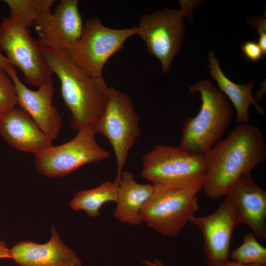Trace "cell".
I'll return each instance as SVG.
<instances>
[{
  "label": "cell",
  "mask_w": 266,
  "mask_h": 266,
  "mask_svg": "<svg viewBox=\"0 0 266 266\" xmlns=\"http://www.w3.org/2000/svg\"><path fill=\"white\" fill-rule=\"evenodd\" d=\"M205 174L202 189L211 199L226 196L238 178L251 172L266 159V144L260 128L239 124L204 155Z\"/></svg>",
  "instance_id": "1"
},
{
  "label": "cell",
  "mask_w": 266,
  "mask_h": 266,
  "mask_svg": "<svg viewBox=\"0 0 266 266\" xmlns=\"http://www.w3.org/2000/svg\"><path fill=\"white\" fill-rule=\"evenodd\" d=\"M41 48L47 63L61 82V95L71 114L73 129L96 133L104 112L109 87L103 78H93L77 66L65 50Z\"/></svg>",
  "instance_id": "2"
},
{
  "label": "cell",
  "mask_w": 266,
  "mask_h": 266,
  "mask_svg": "<svg viewBox=\"0 0 266 266\" xmlns=\"http://www.w3.org/2000/svg\"><path fill=\"white\" fill-rule=\"evenodd\" d=\"M189 91L199 92L202 103L198 114L185 121L179 146L191 154L204 155L230 126L233 109L225 95L209 80L192 85Z\"/></svg>",
  "instance_id": "3"
},
{
  "label": "cell",
  "mask_w": 266,
  "mask_h": 266,
  "mask_svg": "<svg viewBox=\"0 0 266 266\" xmlns=\"http://www.w3.org/2000/svg\"><path fill=\"white\" fill-rule=\"evenodd\" d=\"M152 195L141 212L143 222L160 234L176 236L199 209V189L152 183Z\"/></svg>",
  "instance_id": "4"
},
{
  "label": "cell",
  "mask_w": 266,
  "mask_h": 266,
  "mask_svg": "<svg viewBox=\"0 0 266 266\" xmlns=\"http://www.w3.org/2000/svg\"><path fill=\"white\" fill-rule=\"evenodd\" d=\"M137 33V26L122 29L110 28L93 17L85 23L80 37L65 51L68 58L85 73L101 79L108 60L123 48L128 39Z\"/></svg>",
  "instance_id": "5"
},
{
  "label": "cell",
  "mask_w": 266,
  "mask_h": 266,
  "mask_svg": "<svg viewBox=\"0 0 266 266\" xmlns=\"http://www.w3.org/2000/svg\"><path fill=\"white\" fill-rule=\"evenodd\" d=\"M205 174L204 155L191 154L179 146L156 145L143 157L141 174L152 183L202 189Z\"/></svg>",
  "instance_id": "6"
},
{
  "label": "cell",
  "mask_w": 266,
  "mask_h": 266,
  "mask_svg": "<svg viewBox=\"0 0 266 266\" xmlns=\"http://www.w3.org/2000/svg\"><path fill=\"white\" fill-rule=\"evenodd\" d=\"M179 10L165 8L143 14L138 26V33L150 54L161 63L167 73L179 51L185 33L184 16L191 14L197 2L180 0Z\"/></svg>",
  "instance_id": "7"
},
{
  "label": "cell",
  "mask_w": 266,
  "mask_h": 266,
  "mask_svg": "<svg viewBox=\"0 0 266 266\" xmlns=\"http://www.w3.org/2000/svg\"><path fill=\"white\" fill-rule=\"evenodd\" d=\"M96 133L105 136L112 146L117 165L114 181L118 185L129 152L140 133L139 117L127 94L109 87L104 112Z\"/></svg>",
  "instance_id": "8"
},
{
  "label": "cell",
  "mask_w": 266,
  "mask_h": 266,
  "mask_svg": "<svg viewBox=\"0 0 266 266\" xmlns=\"http://www.w3.org/2000/svg\"><path fill=\"white\" fill-rule=\"evenodd\" d=\"M0 50L30 85L39 87L52 80L53 71L37 41L28 28L10 16L0 22Z\"/></svg>",
  "instance_id": "9"
},
{
  "label": "cell",
  "mask_w": 266,
  "mask_h": 266,
  "mask_svg": "<svg viewBox=\"0 0 266 266\" xmlns=\"http://www.w3.org/2000/svg\"><path fill=\"white\" fill-rule=\"evenodd\" d=\"M96 134L81 130L68 142L35 154L37 171L47 177L65 176L85 165L106 159L110 153L97 143Z\"/></svg>",
  "instance_id": "10"
},
{
  "label": "cell",
  "mask_w": 266,
  "mask_h": 266,
  "mask_svg": "<svg viewBox=\"0 0 266 266\" xmlns=\"http://www.w3.org/2000/svg\"><path fill=\"white\" fill-rule=\"evenodd\" d=\"M203 236V247L208 266H223L230 258L231 242L235 228L241 224L233 200L226 196L214 212L206 216L191 217L189 222Z\"/></svg>",
  "instance_id": "11"
},
{
  "label": "cell",
  "mask_w": 266,
  "mask_h": 266,
  "mask_svg": "<svg viewBox=\"0 0 266 266\" xmlns=\"http://www.w3.org/2000/svg\"><path fill=\"white\" fill-rule=\"evenodd\" d=\"M37 43L43 49L66 50L81 36L84 25L77 0H62L35 23Z\"/></svg>",
  "instance_id": "12"
},
{
  "label": "cell",
  "mask_w": 266,
  "mask_h": 266,
  "mask_svg": "<svg viewBox=\"0 0 266 266\" xmlns=\"http://www.w3.org/2000/svg\"><path fill=\"white\" fill-rule=\"evenodd\" d=\"M6 72L15 85L17 104L29 114L49 138L52 141L57 138L62 126V119L53 105L54 88L52 80L33 91L21 82L14 65L10 66Z\"/></svg>",
  "instance_id": "13"
},
{
  "label": "cell",
  "mask_w": 266,
  "mask_h": 266,
  "mask_svg": "<svg viewBox=\"0 0 266 266\" xmlns=\"http://www.w3.org/2000/svg\"><path fill=\"white\" fill-rule=\"evenodd\" d=\"M10 257L20 266H81L78 256L65 244L54 227L44 244L23 241L10 249Z\"/></svg>",
  "instance_id": "14"
},
{
  "label": "cell",
  "mask_w": 266,
  "mask_h": 266,
  "mask_svg": "<svg viewBox=\"0 0 266 266\" xmlns=\"http://www.w3.org/2000/svg\"><path fill=\"white\" fill-rule=\"evenodd\" d=\"M235 203L241 224L248 226L257 238L266 239V191L254 181L251 172L242 174L227 195Z\"/></svg>",
  "instance_id": "15"
},
{
  "label": "cell",
  "mask_w": 266,
  "mask_h": 266,
  "mask_svg": "<svg viewBox=\"0 0 266 266\" xmlns=\"http://www.w3.org/2000/svg\"><path fill=\"white\" fill-rule=\"evenodd\" d=\"M0 135L11 146L34 155L53 145L52 141L21 108L0 116Z\"/></svg>",
  "instance_id": "16"
},
{
  "label": "cell",
  "mask_w": 266,
  "mask_h": 266,
  "mask_svg": "<svg viewBox=\"0 0 266 266\" xmlns=\"http://www.w3.org/2000/svg\"><path fill=\"white\" fill-rule=\"evenodd\" d=\"M153 192V184L137 183L133 173L123 172L118 187L114 217L123 223L132 226L141 224V212Z\"/></svg>",
  "instance_id": "17"
},
{
  "label": "cell",
  "mask_w": 266,
  "mask_h": 266,
  "mask_svg": "<svg viewBox=\"0 0 266 266\" xmlns=\"http://www.w3.org/2000/svg\"><path fill=\"white\" fill-rule=\"evenodd\" d=\"M208 60L209 65L208 66L212 77L217 83L219 90L229 97L235 107L236 121L239 124L248 123L249 109L251 104L254 105L260 115H264V109L259 106L253 96L254 84L251 83L238 85L228 79L222 72L218 60L212 51L209 52Z\"/></svg>",
  "instance_id": "18"
},
{
  "label": "cell",
  "mask_w": 266,
  "mask_h": 266,
  "mask_svg": "<svg viewBox=\"0 0 266 266\" xmlns=\"http://www.w3.org/2000/svg\"><path fill=\"white\" fill-rule=\"evenodd\" d=\"M118 187L114 181L107 180L95 188L80 191L70 201V207L75 211H85L90 217H97L104 204L116 202Z\"/></svg>",
  "instance_id": "19"
},
{
  "label": "cell",
  "mask_w": 266,
  "mask_h": 266,
  "mask_svg": "<svg viewBox=\"0 0 266 266\" xmlns=\"http://www.w3.org/2000/svg\"><path fill=\"white\" fill-rule=\"evenodd\" d=\"M8 6L10 16L27 28L34 26L45 13L51 11L54 0H4Z\"/></svg>",
  "instance_id": "20"
},
{
  "label": "cell",
  "mask_w": 266,
  "mask_h": 266,
  "mask_svg": "<svg viewBox=\"0 0 266 266\" xmlns=\"http://www.w3.org/2000/svg\"><path fill=\"white\" fill-rule=\"evenodd\" d=\"M230 257L243 265L266 266V248L259 243L254 233H249L244 236L242 244L230 252Z\"/></svg>",
  "instance_id": "21"
},
{
  "label": "cell",
  "mask_w": 266,
  "mask_h": 266,
  "mask_svg": "<svg viewBox=\"0 0 266 266\" xmlns=\"http://www.w3.org/2000/svg\"><path fill=\"white\" fill-rule=\"evenodd\" d=\"M17 104L15 85L7 73L0 69V116Z\"/></svg>",
  "instance_id": "22"
},
{
  "label": "cell",
  "mask_w": 266,
  "mask_h": 266,
  "mask_svg": "<svg viewBox=\"0 0 266 266\" xmlns=\"http://www.w3.org/2000/svg\"><path fill=\"white\" fill-rule=\"evenodd\" d=\"M249 24L255 28L258 33L259 38L258 44L264 55L266 54V14L263 16H256L248 19Z\"/></svg>",
  "instance_id": "23"
},
{
  "label": "cell",
  "mask_w": 266,
  "mask_h": 266,
  "mask_svg": "<svg viewBox=\"0 0 266 266\" xmlns=\"http://www.w3.org/2000/svg\"><path fill=\"white\" fill-rule=\"evenodd\" d=\"M241 50L248 59L253 62L259 61L264 55L258 43L248 41L241 46Z\"/></svg>",
  "instance_id": "24"
},
{
  "label": "cell",
  "mask_w": 266,
  "mask_h": 266,
  "mask_svg": "<svg viewBox=\"0 0 266 266\" xmlns=\"http://www.w3.org/2000/svg\"><path fill=\"white\" fill-rule=\"evenodd\" d=\"M1 258H11L10 249L3 241H0V259Z\"/></svg>",
  "instance_id": "25"
},
{
  "label": "cell",
  "mask_w": 266,
  "mask_h": 266,
  "mask_svg": "<svg viewBox=\"0 0 266 266\" xmlns=\"http://www.w3.org/2000/svg\"><path fill=\"white\" fill-rule=\"evenodd\" d=\"M11 65L12 64L2 54L0 50V69L6 72Z\"/></svg>",
  "instance_id": "26"
},
{
  "label": "cell",
  "mask_w": 266,
  "mask_h": 266,
  "mask_svg": "<svg viewBox=\"0 0 266 266\" xmlns=\"http://www.w3.org/2000/svg\"><path fill=\"white\" fill-rule=\"evenodd\" d=\"M142 262L148 266H166L161 261L158 259H155L150 261L144 260Z\"/></svg>",
  "instance_id": "27"
},
{
  "label": "cell",
  "mask_w": 266,
  "mask_h": 266,
  "mask_svg": "<svg viewBox=\"0 0 266 266\" xmlns=\"http://www.w3.org/2000/svg\"><path fill=\"white\" fill-rule=\"evenodd\" d=\"M223 266H264L262 265H258V264L243 265V264L238 263L234 261H229Z\"/></svg>",
  "instance_id": "28"
}]
</instances>
